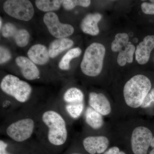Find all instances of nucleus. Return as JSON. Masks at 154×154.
Instances as JSON below:
<instances>
[{
  "label": "nucleus",
  "mask_w": 154,
  "mask_h": 154,
  "mask_svg": "<svg viewBox=\"0 0 154 154\" xmlns=\"http://www.w3.org/2000/svg\"><path fill=\"white\" fill-rule=\"evenodd\" d=\"M69 125L55 101L43 103L38 114L36 140L49 154H57L67 145Z\"/></svg>",
  "instance_id": "1"
},
{
  "label": "nucleus",
  "mask_w": 154,
  "mask_h": 154,
  "mask_svg": "<svg viewBox=\"0 0 154 154\" xmlns=\"http://www.w3.org/2000/svg\"><path fill=\"white\" fill-rule=\"evenodd\" d=\"M42 105L36 103L23 106L3 119L1 125V134L17 143L26 142L32 139L35 134Z\"/></svg>",
  "instance_id": "2"
},
{
  "label": "nucleus",
  "mask_w": 154,
  "mask_h": 154,
  "mask_svg": "<svg viewBox=\"0 0 154 154\" xmlns=\"http://www.w3.org/2000/svg\"><path fill=\"white\" fill-rule=\"evenodd\" d=\"M55 102L70 125L79 118L85 110V95L75 87L67 88L61 97Z\"/></svg>",
  "instance_id": "3"
},
{
  "label": "nucleus",
  "mask_w": 154,
  "mask_h": 154,
  "mask_svg": "<svg viewBox=\"0 0 154 154\" xmlns=\"http://www.w3.org/2000/svg\"><path fill=\"white\" fill-rule=\"evenodd\" d=\"M0 88L6 96L22 107L36 103L31 100L33 88L26 81L14 75H6L1 80Z\"/></svg>",
  "instance_id": "4"
},
{
  "label": "nucleus",
  "mask_w": 154,
  "mask_h": 154,
  "mask_svg": "<svg viewBox=\"0 0 154 154\" xmlns=\"http://www.w3.org/2000/svg\"><path fill=\"white\" fill-rule=\"evenodd\" d=\"M152 85L147 77L142 75L133 77L125 85L123 94L127 105L132 108L141 107Z\"/></svg>",
  "instance_id": "5"
},
{
  "label": "nucleus",
  "mask_w": 154,
  "mask_h": 154,
  "mask_svg": "<svg viewBox=\"0 0 154 154\" xmlns=\"http://www.w3.org/2000/svg\"><path fill=\"white\" fill-rule=\"evenodd\" d=\"M105 54V46L94 42L86 49L81 68L83 73L89 77H96L102 72Z\"/></svg>",
  "instance_id": "6"
},
{
  "label": "nucleus",
  "mask_w": 154,
  "mask_h": 154,
  "mask_svg": "<svg viewBox=\"0 0 154 154\" xmlns=\"http://www.w3.org/2000/svg\"><path fill=\"white\" fill-rule=\"evenodd\" d=\"M3 8L9 16L22 21H29L34 14L33 5L28 0H8L4 3Z\"/></svg>",
  "instance_id": "7"
},
{
  "label": "nucleus",
  "mask_w": 154,
  "mask_h": 154,
  "mask_svg": "<svg viewBox=\"0 0 154 154\" xmlns=\"http://www.w3.org/2000/svg\"><path fill=\"white\" fill-rule=\"evenodd\" d=\"M153 139L152 134L145 127L138 126L133 131L131 137L132 151L134 154H147Z\"/></svg>",
  "instance_id": "8"
},
{
  "label": "nucleus",
  "mask_w": 154,
  "mask_h": 154,
  "mask_svg": "<svg viewBox=\"0 0 154 154\" xmlns=\"http://www.w3.org/2000/svg\"><path fill=\"white\" fill-rule=\"evenodd\" d=\"M43 21L50 33L56 38H65L72 35L74 32L72 26L61 23L57 15L54 12L45 14Z\"/></svg>",
  "instance_id": "9"
},
{
  "label": "nucleus",
  "mask_w": 154,
  "mask_h": 154,
  "mask_svg": "<svg viewBox=\"0 0 154 154\" xmlns=\"http://www.w3.org/2000/svg\"><path fill=\"white\" fill-rule=\"evenodd\" d=\"M108 138L103 136L89 135L83 138V148L89 154H101L105 152L109 145Z\"/></svg>",
  "instance_id": "10"
},
{
  "label": "nucleus",
  "mask_w": 154,
  "mask_h": 154,
  "mask_svg": "<svg viewBox=\"0 0 154 154\" xmlns=\"http://www.w3.org/2000/svg\"><path fill=\"white\" fill-rule=\"evenodd\" d=\"M2 34L5 38L12 37L16 44L20 47H24L28 44L30 35L24 29H17L15 25L10 22L6 23L2 28Z\"/></svg>",
  "instance_id": "11"
},
{
  "label": "nucleus",
  "mask_w": 154,
  "mask_h": 154,
  "mask_svg": "<svg viewBox=\"0 0 154 154\" xmlns=\"http://www.w3.org/2000/svg\"><path fill=\"white\" fill-rule=\"evenodd\" d=\"M16 62L20 69L22 76L28 81H34L40 78V73L36 65L28 58L19 56Z\"/></svg>",
  "instance_id": "12"
},
{
  "label": "nucleus",
  "mask_w": 154,
  "mask_h": 154,
  "mask_svg": "<svg viewBox=\"0 0 154 154\" xmlns=\"http://www.w3.org/2000/svg\"><path fill=\"white\" fill-rule=\"evenodd\" d=\"M88 104L89 106L102 116L108 115L111 112V106L109 100L101 93L91 92L89 95Z\"/></svg>",
  "instance_id": "13"
},
{
  "label": "nucleus",
  "mask_w": 154,
  "mask_h": 154,
  "mask_svg": "<svg viewBox=\"0 0 154 154\" xmlns=\"http://www.w3.org/2000/svg\"><path fill=\"white\" fill-rule=\"evenodd\" d=\"M154 48V35H148L137 46L136 60L141 65L146 63L149 59L152 51Z\"/></svg>",
  "instance_id": "14"
},
{
  "label": "nucleus",
  "mask_w": 154,
  "mask_h": 154,
  "mask_svg": "<svg viewBox=\"0 0 154 154\" xmlns=\"http://www.w3.org/2000/svg\"><path fill=\"white\" fill-rule=\"evenodd\" d=\"M28 55L29 59L36 64H45L49 60L48 49L44 45L36 44L30 48L28 51Z\"/></svg>",
  "instance_id": "15"
},
{
  "label": "nucleus",
  "mask_w": 154,
  "mask_h": 154,
  "mask_svg": "<svg viewBox=\"0 0 154 154\" xmlns=\"http://www.w3.org/2000/svg\"><path fill=\"white\" fill-rule=\"evenodd\" d=\"M102 17V15L99 13L87 15L81 22V28L83 32L92 36L98 35L99 33L98 22Z\"/></svg>",
  "instance_id": "16"
},
{
  "label": "nucleus",
  "mask_w": 154,
  "mask_h": 154,
  "mask_svg": "<svg viewBox=\"0 0 154 154\" xmlns=\"http://www.w3.org/2000/svg\"><path fill=\"white\" fill-rule=\"evenodd\" d=\"M84 119L87 126L91 129L97 130L104 124V120L102 114L88 106L84 112Z\"/></svg>",
  "instance_id": "17"
},
{
  "label": "nucleus",
  "mask_w": 154,
  "mask_h": 154,
  "mask_svg": "<svg viewBox=\"0 0 154 154\" xmlns=\"http://www.w3.org/2000/svg\"><path fill=\"white\" fill-rule=\"evenodd\" d=\"M73 44L72 40L66 38H58L54 40L48 48L50 57L52 58L56 57L63 51L71 47Z\"/></svg>",
  "instance_id": "18"
},
{
  "label": "nucleus",
  "mask_w": 154,
  "mask_h": 154,
  "mask_svg": "<svg viewBox=\"0 0 154 154\" xmlns=\"http://www.w3.org/2000/svg\"><path fill=\"white\" fill-rule=\"evenodd\" d=\"M135 51V47L134 45L129 42L125 46V49L119 52L118 57H117V63L119 66H124L126 64V63H131L133 61L134 54Z\"/></svg>",
  "instance_id": "19"
},
{
  "label": "nucleus",
  "mask_w": 154,
  "mask_h": 154,
  "mask_svg": "<svg viewBox=\"0 0 154 154\" xmlns=\"http://www.w3.org/2000/svg\"><path fill=\"white\" fill-rule=\"evenodd\" d=\"M82 50L79 48H75L69 50L63 56L59 64V67L62 70H68L70 69V63L72 59L79 57L82 54Z\"/></svg>",
  "instance_id": "20"
},
{
  "label": "nucleus",
  "mask_w": 154,
  "mask_h": 154,
  "mask_svg": "<svg viewBox=\"0 0 154 154\" xmlns=\"http://www.w3.org/2000/svg\"><path fill=\"white\" fill-rule=\"evenodd\" d=\"M63 2V1L60 0H37L35 1V5L40 11L48 13L58 10Z\"/></svg>",
  "instance_id": "21"
},
{
  "label": "nucleus",
  "mask_w": 154,
  "mask_h": 154,
  "mask_svg": "<svg viewBox=\"0 0 154 154\" xmlns=\"http://www.w3.org/2000/svg\"><path fill=\"white\" fill-rule=\"evenodd\" d=\"M129 36L126 33H118L111 43V48L113 52H120L129 42Z\"/></svg>",
  "instance_id": "22"
},
{
  "label": "nucleus",
  "mask_w": 154,
  "mask_h": 154,
  "mask_svg": "<svg viewBox=\"0 0 154 154\" xmlns=\"http://www.w3.org/2000/svg\"><path fill=\"white\" fill-rule=\"evenodd\" d=\"M91 1L89 0H64L63 2V6L66 10H71L76 6L88 7L91 5Z\"/></svg>",
  "instance_id": "23"
},
{
  "label": "nucleus",
  "mask_w": 154,
  "mask_h": 154,
  "mask_svg": "<svg viewBox=\"0 0 154 154\" xmlns=\"http://www.w3.org/2000/svg\"><path fill=\"white\" fill-rule=\"evenodd\" d=\"M12 57L11 52L7 48L3 46L0 47V63H6L9 61Z\"/></svg>",
  "instance_id": "24"
},
{
  "label": "nucleus",
  "mask_w": 154,
  "mask_h": 154,
  "mask_svg": "<svg viewBox=\"0 0 154 154\" xmlns=\"http://www.w3.org/2000/svg\"><path fill=\"white\" fill-rule=\"evenodd\" d=\"M152 103H154V89L146 96L141 107L146 108L149 107Z\"/></svg>",
  "instance_id": "25"
},
{
  "label": "nucleus",
  "mask_w": 154,
  "mask_h": 154,
  "mask_svg": "<svg viewBox=\"0 0 154 154\" xmlns=\"http://www.w3.org/2000/svg\"><path fill=\"white\" fill-rule=\"evenodd\" d=\"M141 9L145 14L148 15L154 14V3L151 4L148 2H143L141 5Z\"/></svg>",
  "instance_id": "26"
},
{
  "label": "nucleus",
  "mask_w": 154,
  "mask_h": 154,
  "mask_svg": "<svg viewBox=\"0 0 154 154\" xmlns=\"http://www.w3.org/2000/svg\"><path fill=\"white\" fill-rule=\"evenodd\" d=\"M103 154H126L123 151H120V149L117 147L114 146L110 148Z\"/></svg>",
  "instance_id": "27"
},
{
  "label": "nucleus",
  "mask_w": 154,
  "mask_h": 154,
  "mask_svg": "<svg viewBox=\"0 0 154 154\" xmlns=\"http://www.w3.org/2000/svg\"><path fill=\"white\" fill-rule=\"evenodd\" d=\"M64 154H83L82 153L78 152H75L74 150L73 146H71L70 148L68 150H67L66 151L65 153Z\"/></svg>",
  "instance_id": "28"
},
{
  "label": "nucleus",
  "mask_w": 154,
  "mask_h": 154,
  "mask_svg": "<svg viewBox=\"0 0 154 154\" xmlns=\"http://www.w3.org/2000/svg\"><path fill=\"white\" fill-rule=\"evenodd\" d=\"M150 146H151L153 148V149L150 152L149 154H154V137L153 138L152 140Z\"/></svg>",
  "instance_id": "29"
},
{
  "label": "nucleus",
  "mask_w": 154,
  "mask_h": 154,
  "mask_svg": "<svg viewBox=\"0 0 154 154\" xmlns=\"http://www.w3.org/2000/svg\"><path fill=\"white\" fill-rule=\"evenodd\" d=\"M2 20L1 17V19H0V28H1V29H2Z\"/></svg>",
  "instance_id": "30"
},
{
  "label": "nucleus",
  "mask_w": 154,
  "mask_h": 154,
  "mask_svg": "<svg viewBox=\"0 0 154 154\" xmlns=\"http://www.w3.org/2000/svg\"><path fill=\"white\" fill-rule=\"evenodd\" d=\"M151 2H152L154 3V1H151Z\"/></svg>",
  "instance_id": "31"
}]
</instances>
